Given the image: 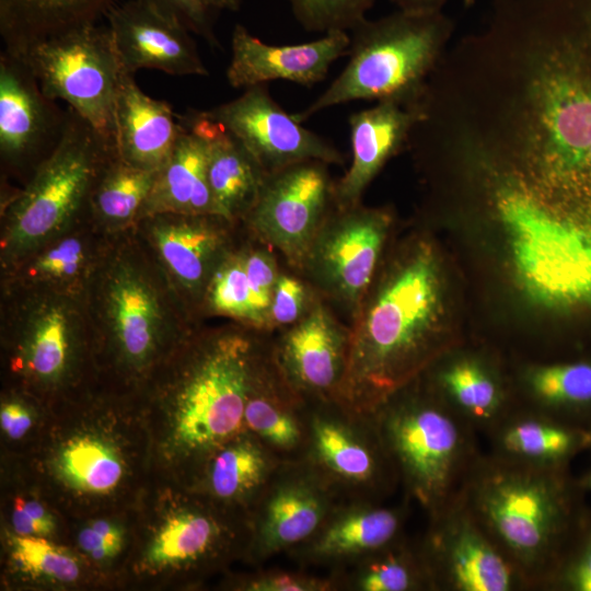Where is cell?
<instances>
[{
    "label": "cell",
    "instance_id": "45",
    "mask_svg": "<svg viewBox=\"0 0 591 591\" xmlns=\"http://www.w3.org/2000/svg\"><path fill=\"white\" fill-rule=\"evenodd\" d=\"M0 422L11 439H20L28 431L33 421L30 410L22 403L11 401L1 406Z\"/></svg>",
    "mask_w": 591,
    "mask_h": 591
},
{
    "label": "cell",
    "instance_id": "7",
    "mask_svg": "<svg viewBox=\"0 0 591 591\" xmlns=\"http://www.w3.org/2000/svg\"><path fill=\"white\" fill-rule=\"evenodd\" d=\"M453 28L442 11L397 10L375 20L364 18L350 31L345 68L294 118L302 124L316 113L352 101L418 97Z\"/></svg>",
    "mask_w": 591,
    "mask_h": 591
},
{
    "label": "cell",
    "instance_id": "1",
    "mask_svg": "<svg viewBox=\"0 0 591 591\" xmlns=\"http://www.w3.org/2000/svg\"><path fill=\"white\" fill-rule=\"evenodd\" d=\"M508 118L514 151L556 205L591 217V0H565L537 37Z\"/></svg>",
    "mask_w": 591,
    "mask_h": 591
},
{
    "label": "cell",
    "instance_id": "8",
    "mask_svg": "<svg viewBox=\"0 0 591 591\" xmlns=\"http://www.w3.org/2000/svg\"><path fill=\"white\" fill-rule=\"evenodd\" d=\"M62 137L2 208L1 270L89 212L90 197L115 143L68 108Z\"/></svg>",
    "mask_w": 591,
    "mask_h": 591
},
{
    "label": "cell",
    "instance_id": "49",
    "mask_svg": "<svg viewBox=\"0 0 591 591\" xmlns=\"http://www.w3.org/2000/svg\"><path fill=\"white\" fill-rule=\"evenodd\" d=\"M398 10L407 12L430 13L442 11V7L448 0H389Z\"/></svg>",
    "mask_w": 591,
    "mask_h": 591
},
{
    "label": "cell",
    "instance_id": "13",
    "mask_svg": "<svg viewBox=\"0 0 591 591\" xmlns=\"http://www.w3.org/2000/svg\"><path fill=\"white\" fill-rule=\"evenodd\" d=\"M391 225L384 208L335 204L298 271L348 325L375 275Z\"/></svg>",
    "mask_w": 591,
    "mask_h": 591
},
{
    "label": "cell",
    "instance_id": "44",
    "mask_svg": "<svg viewBox=\"0 0 591 591\" xmlns=\"http://www.w3.org/2000/svg\"><path fill=\"white\" fill-rule=\"evenodd\" d=\"M177 18L192 33L201 36L211 46L218 47L210 9L204 0H141Z\"/></svg>",
    "mask_w": 591,
    "mask_h": 591
},
{
    "label": "cell",
    "instance_id": "33",
    "mask_svg": "<svg viewBox=\"0 0 591 591\" xmlns=\"http://www.w3.org/2000/svg\"><path fill=\"white\" fill-rule=\"evenodd\" d=\"M178 125L173 150L155 174L139 220L155 213L221 216L208 183L205 142L196 132Z\"/></svg>",
    "mask_w": 591,
    "mask_h": 591
},
{
    "label": "cell",
    "instance_id": "20",
    "mask_svg": "<svg viewBox=\"0 0 591 591\" xmlns=\"http://www.w3.org/2000/svg\"><path fill=\"white\" fill-rule=\"evenodd\" d=\"M349 344V325L322 298L302 320L270 335L280 371L308 402L338 397Z\"/></svg>",
    "mask_w": 591,
    "mask_h": 591
},
{
    "label": "cell",
    "instance_id": "50",
    "mask_svg": "<svg viewBox=\"0 0 591 591\" xmlns=\"http://www.w3.org/2000/svg\"><path fill=\"white\" fill-rule=\"evenodd\" d=\"M90 526L94 529L97 533H100L102 537L112 547H114L117 552H119L121 543H123V536L119 529L116 525L105 520H96L92 522Z\"/></svg>",
    "mask_w": 591,
    "mask_h": 591
},
{
    "label": "cell",
    "instance_id": "39",
    "mask_svg": "<svg viewBox=\"0 0 591 591\" xmlns=\"http://www.w3.org/2000/svg\"><path fill=\"white\" fill-rule=\"evenodd\" d=\"M11 556L14 564L25 573L57 582L78 579L80 566L68 551L56 546L40 536L11 537Z\"/></svg>",
    "mask_w": 591,
    "mask_h": 591
},
{
    "label": "cell",
    "instance_id": "9",
    "mask_svg": "<svg viewBox=\"0 0 591 591\" xmlns=\"http://www.w3.org/2000/svg\"><path fill=\"white\" fill-rule=\"evenodd\" d=\"M497 215L508 235L515 274L526 292L545 304L591 298V234L565 215L502 178Z\"/></svg>",
    "mask_w": 591,
    "mask_h": 591
},
{
    "label": "cell",
    "instance_id": "19",
    "mask_svg": "<svg viewBox=\"0 0 591 591\" xmlns=\"http://www.w3.org/2000/svg\"><path fill=\"white\" fill-rule=\"evenodd\" d=\"M205 112L235 135L267 174L305 160L344 164L343 153L279 106L267 84Z\"/></svg>",
    "mask_w": 591,
    "mask_h": 591
},
{
    "label": "cell",
    "instance_id": "18",
    "mask_svg": "<svg viewBox=\"0 0 591 591\" xmlns=\"http://www.w3.org/2000/svg\"><path fill=\"white\" fill-rule=\"evenodd\" d=\"M68 113L43 92L22 57L1 50L0 158L7 171L28 181L60 141Z\"/></svg>",
    "mask_w": 591,
    "mask_h": 591
},
{
    "label": "cell",
    "instance_id": "11",
    "mask_svg": "<svg viewBox=\"0 0 591 591\" xmlns=\"http://www.w3.org/2000/svg\"><path fill=\"white\" fill-rule=\"evenodd\" d=\"M308 403L303 460L343 500L384 502L399 482L373 414L337 398Z\"/></svg>",
    "mask_w": 591,
    "mask_h": 591
},
{
    "label": "cell",
    "instance_id": "15",
    "mask_svg": "<svg viewBox=\"0 0 591 591\" xmlns=\"http://www.w3.org/2000/svg\"><path fill=\"white\" fill-rule=\"evenodd\" d=\"M418 542L432 591L529 590L515 567L457 498L428 517Z\"/></svg>",
    "mask_w": 591,
    "mask_h": 591
},
{
    "label": "cell",
    "instance_id": "31",
    "mask_svg": "<svg viewBox=\"0 0 591 591\" xmlns=\"http://www.w3.org/2000/svg\"><path fill=\"white\" fill-rule=\"evenodd\" d=\"M486 434L490 453L542 467H569L588 448V428L528 407L511 408Z\"/></svg>",
    "mask_w": 591,
    "mask_h": 591
},
{
    "label": "cell",
    "instance_id": "4",
    "mask_svg": "<svg viewBox=\"0 0 591 591\" xmlns=\"http://www.w3.org/2000/svg\"><path fill=\"white\" fill-rule=\"evenodd\" d=\"M268 336L232 321L197 325L171 354L161 394L177 461L195 470L245 430V404Z\"/></svg>",
    "mask_w": 591,
    "mask_h": 591
},
{
    "label": "cell",
    "instance_id": "40",
    "mask_svg": "<svg viewBox=\"0 0 591 591\" xmlns=\"http://www.w3.org/2000/svg\"><path fill=\"white\" fill-rule=\"evenodd\" d=\"M542 590L591 591V512L584 511Z\"/></svg>",
    "mask_w": 591,
    "mask_h": 591
},
{
    "label": "cell",
    "instance_id": "22",
    "mask_svg": "<svg viewBox=\"0 0 591 591\" xmlns=\"http://www.w3.org/2000/svg\"><path fill=\"white\" fill-rule=\"evenodd\" d=\"M125 72L153 69L172 76L209 74L190 31L174 15L141 0L113 4L105 14Z\"/></svg>",
    "mask_w": 591,
    "mask_h": 591
},
{
    "label": "cell",
    "instance_id": "26",
    "mask_svg": "<svg viewBox=\"0 0 591 591\" xmlns=\"http://www.w3.org/2000/svg\"><path fill=\"white\" fill-rule=\"evenodd\" d=\"M419 96L379 100L349 117L351 163L335 182L337 206L361 202L364 190L384 164L407 144L420 117Z\"/></svg>",
    "mask_w": 591,
    "mask_h": 591
},
{
    "label": "cell",
    "instance_id": "34",
    "mask_svg": "<svg viewBox=\"0 0 591 591\" xmlns=\"http://www.w3.org/2000/svg\"><path fill=\"white\" fill-rule=\"evenodd\" d=\"M113 0H0L3 49L20 53L69 28L95 23Z\"/></svg>",
    "mask_w": 591,
    "mask_h": 591
},
{
    "label": "cell",
    "instance_id": "12",
    "mask_svg": "<svg viewBox=\"0 0 591 591\" xmlns=\"http://www.w3.org/2000/svg\"><path fill=\"white\" fill-rule=\"evenodd\" d=\"M2 290V332L14 370L40 386L63 383L80 350L93 343L85 297L37 288Z\"/></svg>",
    "mask_w": 591,
    "mask_h": 591
},
{
    "label": "cell",
    "instance_id": "41",
    "mask_svg": "<svg viewBox=\"0 0 591 591\" xmlns=\"http://www.w3.org/2000/svg\"><path fill=\"white\" fill-rule=\"evenodd\" d=\"M292 13L308 32H350L376 0H289Z\"/></svg>",
    "mask_w": 591,
    "mask_h": 591
},
{
    "label": "cell",
    "instance_id": "3",
    "mask_svg": "<svg viewBox=\"0 0 591 591\" xmlns=\"http://www.w3.org/2000/svg\"><path fill=\"white\" fill-rule=\"evenodd\" d=\"M568 468L482 453L456 497L529 590H542L586 511Z\"/></svg>",
    "mask_w": 591,
    "mask_h": 591
},
{
    "label": "cell",
    "instance_id": "6",
    "mask_svg": "<svg viewBox=\"0 0 591 591\" xmlns=\"http://www.w3.org/2000/svg\"><path fill=\"white\" fill-rule=\"evenodd\" d=\"M371 413L405 498L428 517L452 502L482 454L477 432L421 376Z\"/></svg>",
    "mask_w": 591,
    "mask_h": 591
},
{
    "label": "cell",
    "instance_id": "24",
    "mask_svg": "<svg viewBox=\"0 0 591 591\" xmlns=\"http://www.w3.org/2000/svg\"><path fill=\"white\" fill-rule=\"evenodd\" d=\"M350 34L335 31L296 45H269L236 24L231 38L228 83L235 89L287 80L311 86L323 81L334 61L348 55Z\"/></svg>",
    "mask_w": 591,
    "mask_h": 591
},
{
    "label": "cell",
    "instance_id": "27",
    "mask_svg": "<svg viewBox=\"0 0 591 591\" xmlns=\"http://www.w3.org/2000/svg\"><path fill=\"white\" fill-rule=\"evenodd\" d=\"M308 406L280 371L269 335L246 399L245 430L281 462L301 461L308 443Z\"/></svg>",
    "mask_w": 591,
    "mask_h": 591
},
{
    "label": "cell",
    "instance_id": "53",
    "mask_svg": "<svg viewBox=\"0 0 591 591\" xmlns=\"http://www.w3.org/2000/svg\"><path fill=\"white\" fill-rule=\"evenodd\" d=\"M475 0H463L464 5L470 7L474 3Z\"/></svg>",
    "mask_w": 591,
    "mask_h": 591
},
{
    "label": "cell",
    "instance_id": "23",
    "mask_svg": "<svg viewBox=\"0 0 591 591\" xmlns=\"http://www.w3.org/2000/svg\"><path fill=\"white\" fill-rule=\"evenodd\" d=\"M409 500L398 505L344 500L317 532L288 555L301 567L332 570L349 566L404 535Z\"/></svg>",
    "mask_w": 591,
    "mask_h": 591
},
{
    "label": "cell",
    "instance_id": "46",
    "mask_svg": "<svg viewBox=\"0 0 591 591\" xmlns=\"http://www.w3.org/2000/svg\"><path fill=\"white\" fill-rule=\"evenodd\" d=\"M78 540L80 547L96 560L111 558L118 553L91 526L83 529Z\"/></svg>",
    "mask_w": 591,
    "mask_h": 591
},
{
    "label": "cell",
    "instance_id": "32",
    "mask_svg": "<svg viewBox=\"0 0 591 591\" xmlns=\"http://www.w3.org/2000/svg\"><path fill=\"white\" fill-rule=\"evenodd\" d=\"M420 376L476 432L487 433L511 409L501 378L478 357L460 355Z\"/></svg>",
    "mask_w": 591,
    "mask_h": 591
},
{
    "label": "cell",
    "instance_id": "37",
    "mask_svg": "<svg viewBox=\"0 0 591 591\" xmlns=\"http://www.w3.org/2000/svg\"><path fill=\"white\" fill-rule=\"evenodd\" d=\"M157 172L136 167L116 153L101 172L89 202V213L106 234L134 228Z\"/></svg>",
    "mask_w": 591,
    "mask_h": 591
},
{
    "label": "cell",
    "instance_id": "36",
    "mask_svg": "<svg viewBox=\"0 0 591 591\" xmlns=\"http://www.w3.org/2000/svg\"><path fill=\"white\" fill-rule=\"evenodd\" d=\"M528 408L568 424L591 427V362L535 364L521 376Z\"/></svg>",
    "mask_w": 591,
    "mask_h": 591
},
{
    "label": "cell",
    "instance_id": "51",
    "mask_svg": "<svg viewBox=\"0 0 591 591\" xmlns=\"http://www.w3.org/2000/svg\"><path fill=\"white\" fill-rule=\"evenodd\" d=\"M211 10L237 11L243 0H204Z\"/></svg>",
    "mask_w": 591,
    "mask_h": 591
},
{
    "label": "cell",
    "instance_id": "2",
    "mask_svg": "<svg viewBox=\"0 0 591 591\" xmlns=\"http://www.w3.org/2000/svg\"><path fill=\"white\" fill-rule=\"evenodd\" d=\"M441 276L432 246L413 240L382 259L349 325L337 399L371 413L420 376L440 354Z\"/></svg>",
    "mask_w": 591,
    "mask_h": 591
},
{
    "label": "cell",
    "instance_id": "47",
    "mask_svg": "<svg viewBox=\"0 0 591 591\" xmlns=\"http://www.w3.org/2000/svg\"><path fill=\"white\" fill-rule=\"evenodd\" d=\"M22 509L42 528L44 535H48L54 531L55 522L53 517L46 509L35 500H25L16 498L15 501Z\"/></svg>",
    "mask_w": 591,
    "mask_h": 591
},
{
    "label": "cell",
    "instance_id": "38",
    "mask_svg": "<svg viewBox=\"0 0 591 591\" xmlns=\"http://www.w3.org/2000/svg\"><path fill=\"white\" fill-rule=\"evenodd\" d=\"M57 467L71 487L95 494L115 488L124 473L116 451L91 436L69 440L59 453Z\"/></svg>",
    "mask_w": 591,
    "mask_h": 591
},
{
    "label": "cell",
    "instance_id": "43",
    "mask_svg": "<svg viewBox=\"0 0 591 591\" xmlns=\"http://www.w3.org/2000/svg\"><path fill=\"white\" fill-rule=\"evenodd\" d=\"M235 589L244 591H338L335 577L304 570L273 568L241 578Z\"/></svg>",
    "mask_w": 591,
    "mask_h": 591
},
{
    "label": "cell",
    "instance_id": "17",
    "mask_svg": "<svg viewBox=\"0 0 591 591\" xmlns=\"http://www.w3.org/2000/svg\"><path fill=\"white\" fill-rule=\"evenodd\" d=\"M239 225L217 215L183 213H155L135 225L172 289L198 323L207 286L232 246Z\"/></svg>",
    "mask_w": 591,
    "mask_h": 591
},
{
    "label": "cell",
    "instance_id": "52",
    "mask_svg": "<svg viewBox=\"0 0 591 591\" xmlns=\"http://www.w3.org/2000/svg\"><path fill=\"white\" fill-rule=\"evenodd\" d=\"M591 453V427L588 428V448ZM579 485L583 491H591V466L588 472L579 479Z\"/></svg>",
    "mask_w": 591,
    "mask_h": 591
},
{
    "label": "cell",
    "instance_id": "42",
    "mask_svg": "<svg viewBox=\"0 0 591 591\" xmlns=\"http://www.w3.org/2000/svg\"><path fill=\"white\" fill-rule=\"evenodd\" d=\"M321 299L298 273L282 268L276 282L269 311L270 335L302 320Z\"/></svg>",
    "mask_w": 591,
    "mask_h": 591
},
{
    "label": "cell",
    "instance_id": "35",
    "mask_svg": "<svg viewBox=\"0 0 591 591\" xmlns=\"http://www.w3.org/2000/svg\"><path fill=\"white\" fill-rule=\"evenodd\" d=\"M338 590L432 591L418 540L405 534L341 569L332 570Z\"/></svg>",
    "mask_w": 591,
    "mask_h": 591
},
{
    "label": "cell",
    "instance_id": "21",
    "mask_svg": "<svg viewBox=\"0 0 591 591\" xmlns=\"http://www.w3.org/2000/svg\"><path fill=\"white\" fill-rule=\"evenodd\" d=\"M277 252L239 225L236 237L216 268L199 318L222 317L268 334L269 311L282 270Z\"/></svg>",
    "mask_w": 591,
    "mask_h": 591
},
{
    "label": "cell",
    "instance_id": "16",
    "mask_svg": "<svg viewBox=\"0 0 591 591\" xmlns=\"http://www.w3.org/2000/svg\"><path fill=\"white\" fill-rule=\"evenodd\" d=\"M344 501L304 460L281 463L250 514L247 558L264 563L305 543Z\"/></svg>",
    "mask_w": 591,
    "mask_h": 591
},
{
    "label": "cell",
    "instance_id": "10",
    "mask_svg": "<svg viewBox=\"0 0 591 591\" xmlns=\"http://www.w3.org/2000/svg\"><path fill=\"white\" fill-rule=\"evenodd\" d=\"M13 54L24 59L49 99L68 103L115 143V101L124 70L107 25L82 24Z\"/></svg>",
    "mask_w": 591,
    "mask_h": 591
},
{
    "label": "cell",
    "instance_id": "14",
    "mask_svg": "<svg viewBox=\"0 0 591 591\" xmlns=\"http://www.w3.org/2000/svg\"><path fill=\"white\" fill-rule=\"evenodd\" d=\"M329 165L305 160L268 173L254 206L240 223L273 247L296 273L335 206V181Z\"/></svg>",
    "mask_w": 591,
    "mask_h": 591
},
{
    "label": "cell",
    "instance_id": "29",
    "mask_svg": "<svg viewBox=\"0 0 591 591\" xmlns=\"http://www.w3.org/2000/svg\"><path fill=\"white\" fill-rule=\"evenodd\" d=\"M281 463L256 437L244 430L208 455L194 471L205 500L250 518Z\"/></svg>",
    "mask_w": 591,
    "mask_h": 591
},
{
    "label": "cell",
    "instance_id": "5",
    "mask_svg": "<svg viewBox=\"0 0 591 591\" xmlns=\"http://www.w3.org/2000/svg\"><path fill=\"white\" fill-rule=\"evenodd\" d=\"M85 304L93 344L136 375L169 357L198 325L136 227L107 235Z\"/></svg>",
    "mask_w": 591,
    "mask_h": 591
},
{
    "label": "cell",
    "instance_id": "48",
    "mask_svg": "<svg viewBox=\"0 0 591 591\" xmlns=\"http://www.w3.org/2000/svg\"><path fill=\"white\" fill-rule=\"evenodd\" d=\"M12 523L14 532L21 536H42L44 532L39 524H37L23 509L14 502V510L12 514Z\"/></svg>",
    "mask_w": 591,
    "mask_h": 591
},
{
    "label": "cell",
    "instance_id": "30",
    "mask_svg": "<svg viewBox=\"0 0 591 591\" xmlns=\"http://www.w3.org/2000/svg\"><path fill=\"white\" fill-rule=\"evenodd\" d=\"M179 131L170 104L147 95L134 74L123 71L115 101V144L125 162L158 172L170 157Z\"/></svg>",
    "mask_w": 591,
    "mask_h": 591
},
{
    "label": "cell",
    "instance_id": "25",
    "mask_svg": "<svg viewBox=\"0 0 591 591\" xmlns=\"http://www.w3.org/2000/svg\"><path fill=\"white\" fill-rule=\"evenodd\" d=\"M106 233L90 213L2 271V288H37L85 297Z\"/></svg>",
    "mask_w": 591,
    "mask_h": 591
},
{
    "label": "cell",
    "instance_id": "28",
    "mask_svg": "<svg viewBox=\"0 0 591 591\" xmlns=\"http://www.w3.org/2000/svg\"><path fill=\"white\" fill-rule=\"evenodd\" d=\"M177 120L205 142L208 183L221 216L235 224L242 223L267 173L242 141L205 111H187Z\"/></svg>",
    "mask_w": 591,
    "mask_h": 591
}]
</instances>
